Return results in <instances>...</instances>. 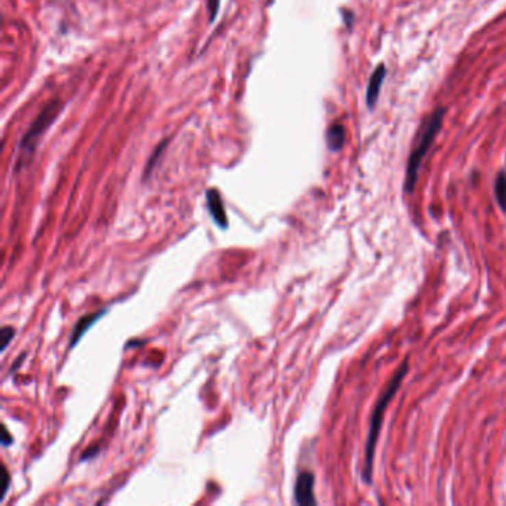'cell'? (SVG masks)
Instances as JSON below:
<instances>
[{"mask_svg":"<svg viewBox=\"0 0 506 506\" xmlns=\"http://www.w3.org/2000/svg\"><path fill=\"white\" fill-rule=\"evenodd\" d=\"M206 204H208V210H210V214L213 217L214 223L221 229L228 228V215H226V211H224L221 196L219 192L215 191V189H210V191L206 192Z\"/></svg>","mask_w":506,"mask_h":506,"instance_id":"cell-5","label":"cell"},{"mask_svg":"<svg viewBox=\"0 0 506 506\" xmlns=\"http://www.w3.org/2000/svg\"><path fill=\"white\" fill-rule=\"evenodd\" d=\"M12 438H9V432L6 429V426H3V435H2V446L8 447L9 444H12Z\"/></svg>","mask_w":506,"mask_h":506,"instance_id":"cell-13","label":"cell"},{"mask_svg":"<svg viewBox=\"0 0 506 506\" xmlns=\"http://www.w3.org/2000/svg\"><path fill=\"white\" fill-rule=\"evenodd\" d=\"M60 112L58 101H52L45 110L38 116V119L33 122L30 130L27 131L24 138L21 141V150L27 155H32L36 147V143L40 138V135L49 128V125L56 119Z\"/></svg>","mask_w":506,"mask_h":506,"instance_id":"cell-3","label":"cell"},{"mask_svg":"<svg viewBox=\"0 0 506 506\" xmlns=\"http://www.w3.org/2000/svg\"><path fill=\"white\" fill-rule=\"evenodd\" d=\"M494 196L502 211L506 213V173L501 171L494 180Z\"/></svg>","mask_w":506,"mask_h":506,"instance_id":"cell-9","label":"cell"},{"mask_svg":"<svg viewBox=\"0 0 506 506\" xmlns=\"http://www.w3.org/2000/svg\"><path fill=\"white\" fill-rule=\"evenodd\" d=\"M15 336V330L14 327H9V325H5V327L2 328V333H0V339H2V348H0V350L5 352L9 346V343H11V340L14 339Z\"/></svg>","mask_w":506,"mask_h":506,"instance_id":"cell-10","label":"cell"},{"mask_svg":"<svg viewBox=\"0 0 506 506\" xmlns=\"http://www.w3.org/2000/svg\"><path fill=\"white\" fill-rule=\"evenodd\" d=\"M9 481H11V480H9V474H8V471H6V468L3 466V468H2V483H3V489H2V501L5 499V494H6V492H8Z\"/></svg>","mask_w":506,"mask_h":506,"instance_id":"cell-12","label":"cell"},{"mask_svg":"<svg viewBox=\"0 0 506 506\" xmlns=\"http://www.w3.org/2000/svg\"><path fill=\"white\" fill-rule=\"evenodd\" d=\"M313 487H315V477L312 472H300L299 477L296 480V485H294V499L297 505H316V499H315V493H313Z\"/></svg>","mask_w":506,"mask_h":506,"instance_id":"cell-4","label":"cell"},{"mask_svg":"<svg viewBox=\"0 0 506 506\" xmlns=\"http://www.w3.org/2000/svg\"><path fill=\"white\" fill-rule=\"evenodd\" d=\"M409 367H410L409 365V358H405L404 363L398 368V372L394 374V377L391 378V382L387 383L386 389L383 391V394L381 395V398L377 400V402L374 405L372 420H370V429H368V435H367L365 450H364V463H363V478H364V481L367 484H370L373 480L376 446H377V441H378V435H381L385 411L387 409V405L391 404L395 394L400 391L404 377L407 376V373H409Z\"/></svg>","mask_w":506,"mask_h":506,"instance_id":"cell-1","label":"cell"},{"mask_svg":"<svg viewBox=\"0 0 506 506\" xmlns=\"http://www.w3.org/2000/svg\"><path fill=\"white\" fill-rule=\"evenodd\" d=\"M345 140H346V132H345V128L340 123H334L331 125L328 131H327V144H328V149L333 150V152H337L343 147V144H345Z\"/></svg>","mask_w":506,"mask_h":506,"instance_id":"cell-8","label":"cell"},{"mask_svg":"<svg viewBox=\"0 0 506 506\" xmlns=\"http://www.w3.org/2000/svg\"><path fill=\"white\" fill-rule=\"evenodd\" d=\"M206 6H208V12H210V21H214L217 12H219L220 0H206Z\"/></svg>","mask_w":506,"mask_h":506,"instance_id":"cell-11","label":"cell"},{"mask_svg":"<svg viewBox=\"0 0 506 506\" xmlns=\"http://www.w3.org/2000/svg\"><path fill=\"white\" fill-rule=\"evenodd\" d=\"M444 115H446V108H438L437 112H433L426 130H424L422 138L418 144V147L411 152V155L409 158V164H407V169H405V182H404L405 193L411 195L414 192V187H415V183H418V177H419V168L422 165L424 156H426V153L429 152L431 146L433 144V141H435L437 138V135L441 130L442 119H444Z\"/></svg>","mask_w":506,"mask_h":506,"instance_id":"cell-2","label":"cell"},{"mask_svg":"<svg viewBox=\"0 0 506 506\" xmlns=\"http://www.w3.org/2000/svg\"><path fill=\"white\" fill-rule=\"evenodd\" d=\"M104 313H106V309H103V311H100V312H94V313H89V315L82 316V318H80V320L76 322L75 328H73V333H71V336H70V346H71V348H75V346L77 345V343H79V340L84 337V334H85L89 328H91L93 325H94L98 320H100Z\"/></svg>","mask_w":506,"mask_h":506,"instance_id":"cell-6","label":"cell"},{"mask_svg":"<svg viewBox=\"0 0 506 506\" xmlns=\"http://www.w3.org/2000/svg\"><path fill=\"white\" fill-rule=\"evenodd\" d=\"M386 77V67L383 64L377 66V69L373 71L372 77H370V82L367 86V104L368 107H374V104L377 103L378 94H381L382 89V84Z\"/></svg>","mask_w":506,"mask_h":506,"instance_id":"cell-7","label":"cell"}]
</instances>
